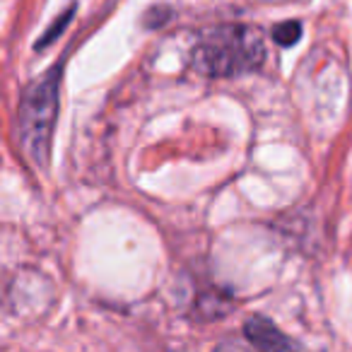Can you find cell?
I'll return each instance as SVG.
<instances>
[{
  "label": "cell",
  "mask_w": 352,
  "mask_h": 352,
  "mask_svg": "<svg viewBox=\"0 0 352 352\" xmlns=\"http://www.w3.org/2000/svg\"><path fill=\"white\" fill-rule=\"evenodd\" d=\"M265 60V41L256 27L220 25L206 30L191 51V65L206 78H236L258 70Z\"/></svg>",
  "instance_id": "6da1fadb"
},
{
  "label": "cell",
  "mask_w": 352,
  "mask_h": 352,
  "mask_svg": "<svg viewBox=\"0 0 352 352\" xmlns=\"http://www.w3.org/2000/svg\"><path fill=\"white\" fill-rule=\"evenodd\" d=\"M58 92L60 65H56L39 80H34L20 99L17 133H20L22 147L36 166H44L49 160L51 133H54L56 113H58Z\"/></svg>",
  "instance_id": "7a4b0ae2"
},
{
  "label": "cell",
  "mask_w": 352,
  "mask_h": 352,
  "mask_svg": "<svg viewBox=\"0 0 352 352\" xmlns=\"http://www.w3.org/2000/svg\"><path fill=\"white\" fill-rule=\"evenodd\" d=\"M244 333L246 340L258 352H297L294 350V342L275 323H270L263 316H251L244 323Z\"/></svg>",
  "instance_id": "3957f363"
},
{
  "label": "cell",
  "mask_w": 352,
  "mask_h": 352,
  "mask_svg": "<svg viewBox=\"0 0 352 352\" xmlns=\"http://www.w3.org/2000/svg\"><path fill=\"white\" fill-rule=\"evenodd\" d=\"M302 36V22H280L273 27V41L280 46H294Z\"/></svg>",
  "instance_id": "277c9868"
},
{
  "label": "cell",
  "mask_w": 352,
  "mask_h": 352,
  "mask_svg": "<svg viewBox=\"0 0 352 352\" xmlns=\"http://www.w3.org/2000/svg\"><path fill=\"white\" fill-rule=\"evenodd\" d=\"M73 12H75V6H73V8H70V10H68V12H65V15H63V17H60V22H56V25H54V27H51V30H49V32H46V34H44V39H41V41H39V44H36V49H44V46H49V44H51V41H54V39H56V36H58V34H60V32H63V30H65V25H68V22H70V17H73Z\"/></svg>",
  "instance_id": "5b68a950"
},
{
  "label": "cell",
  "mask_w": 352,
  "mask_h": 352,
  "mask_svg": "<svg viewBox=\"0 0 352 352\" xmlns=\"http://www.w3.org/2000/svg\"><path fill=\"white\" fill-rule=\"evenodd\" d=\"M212 352H258L254 345L246 347L244 342H236V340H227V342H220Z\"/></svg>",
  "instance_id": "8992f818"
}]
</instances>
